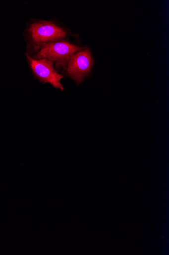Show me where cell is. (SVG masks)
I'll return each instance as SVG.
<instances>
[{"instance_id":"cell-1","label":"cell","mask_w":169,"mask_h":255,"mask_svg":"<svg viewBox=\"0 0 169 255\" xmlns=\"http://www.w3.org/2000/svg\"><path fill=\"white\" fill-rule=\"evenodd\" d=\"M66 35L63 28L51 21L34 22L28 30L29 41L37 51L45 44L62 40Z\"/></svg>"},{"instance_id":"cell-4","label":"cell","mask_w":169,"mask_h":255,"mask_svg":"<svg viewBox=\"0 0 169 255\" xmlns=\"http://www.w3.org/2000/svg\"><path fill=\"white\" fill-rule=\"evenodd\" d=\"M27 58L34 74L41 82L51 84L56 88L63 90L60 82L63 77L56 72L53 62L46 59H35L28 54Z\"/></svg>"},{"instance_id":"cell-2","label":"cell","mask_w":169,"mask_h":255,"mask_svg":"<svg viewBox=\"0 0 169 255\" xmlns=\"http://www.w3.org/2000/svg\"><path fill=\"white\" fill-rule=\"evenodd\" d=\"M84 48L66 41L60 40L44 44L35 56V59H46L56 63L57 67H66L70 57Z\"/></svg>"},{"instance_id":"cell-3","label":"cell","mask_w":169,"mask_h":255,"mask_svg":"<svg viewBox=\"0 0 169 255\" xmlns=\"http://www.w3.org/2000/svg\"><path fill=\"white\" fill-rule=\"evenodd\" d=\"M94 63L90 49L84 48L70 57L66 65L67 73L71 79L79 84L90 73Z\"/></svg>"}]
</instances>
